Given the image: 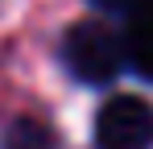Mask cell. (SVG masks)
Returning <instances> with one entry per match:
<instances>
[{
	"instance_id": "6da1fadb",
	"label": "cell",
	"mask_w": 153,
	"mask_h": 149,
	"mask_svg": "<svg viewBox=\"0 0 153 149\" xmlns=\"http://www.w3.org/2000/svg\"><path fill=\"white\" fill-rule=\"evenodd\" d=\"M62 66L87 87H108L124 71V37L103 21H79L62 37Z\"/></svg>"
},
{
	"instance_id": "7a4b0ae2",
	"label": "cell",
	"mask_w": 153,
	"mask_h": 149,
	"mask_svg": "<svg viewBox=\"0 0 153 149\" xmlns=\"http://www.w3.org/2000/svg\"><path fill=\"white\" fill-rule=\"evenodd\" d=\"M95 149H153V104L112 95L95 112Z\"/></svg>"
},
{
	"instance_id": "3957f363",
	"label": "cell",
	"mask_w": 153,
	"mask_h": 149,
	"mask_svg": "<svg viewBox=\"0 0 153 149\" xmlns=\"http://www.w3.org/2000/svg\"><path fill=\"white\" fill-rule=\"evenodd\" d=\"M120 37H124V66L137 79L153 83V0L128 13V25Z\"/></svg>"
},
{
	"instance_id": "277c9868",
	"label": "cell",
	"mask_w": 153,
	"mask_h": 149,
	"mask_svg": "<svg viewBox=\"0 0 153 149\" xmlns=\"http://www.w3.org/2000/svg\"><path fill=\"white\" fill-rule=\"evenodd\" d=\"M4 149H50V133L37 120H17L4 137Z\"/></svg>"
},
{
	"instance_id": "5b68a950",
	"label": "cell",
	"mask_w": 153,
	"mask_h": 149,
	"mask_svg": "<svg viewBox=\"0 0 153 149\" xmlns=\"http://www.w3.org/2000/svg\"><path fill=\"white\" fill-rule=\"evenodd\" d=\"M100 8H112V13H132V8H141V4H149V0H95Z\"/></svg>"
}]
</instances>
